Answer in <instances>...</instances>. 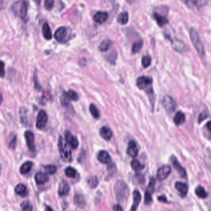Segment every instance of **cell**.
<instances>
[{
    "label": "cell",
    "mask_w": 211,
    "mask_h": 211,
    "mask_svg": "<svg viewBox=\"0 0 211 211\" xmlns=\"http://www.w3.org/2000/svg\"><path fill=\"white\" fill-rule=\"evenodd\" d=\"M171 173V168L169 165H164L160 167L158 171L156 177L160 181L165 180Z\"/></svg>",
    "instance_id": "obj_10"
},
{
    "label": "cell",
    "mask_w": 211,
    "mask_h": 211,
    "mask_svg": "<svg viewBox=\"0 0 211 211\" xmlns=\"http://www.w3.org/2000/svg\"><path fill=\"white\" fill-rule=\"evenodd\" d=\"M42 33L44 38L46 40H51L52 38V33L50 27L48 23H45L42 27Z\"/></svg>",
    "instance_id": "obj_26"
},
{
    "label": "cell",
    "mask_w": 211,
    "mask_h": 211,
    "mask_svg": "<svg viewBox=\"0 0 211 211\" xmlns=\"http://www.w3.org/2000/svg\"><path fill=\"white\" fill-rule=\"evenodd\" d=\"M74 202L75 204L79 207H83L85 205V201L82 196L79 195H76L74 198Z\"/></svg>",
    "instance_id": "obj_38"
},
{
    "label": "cell",
    "mask_w": 211,
    "mask_h": 211,
    "mask_svg": "<svg viewBox=\"0 0 211 211\" xmlns=\"http://www.w3.org/2000/svg\"><path fill=\"white\" fill-rule=\"evenodd\" d=\"M34 82H35V89H38V90H40L42 87L38 83V81H37V78H36V76H35V78H34Z\"/></svg>",
    "instance_id": "obj_50"
},
{
    "label": "cell",
    "mask_w": 211,
    "mask_h": 211,
    "mask_svg": "<svg viewBox=\"0 0 211 211\" xmlns=\"http://www.w3.org/2000/svg\"><path fill=\"white\" fill-rule=\"evenodd\" d=\"M76 170L73 167H69L66 168L65 170V174L66 176L69 178H74L76 175Z\"/></svg>",
    "instance_id": "obj_39"
},
{
    "label": "cell",
    "mask_w": 211,
    "mask_h": 211,
    "mask_svg": "<svg viewBox=\"0 0 211 211\" xmlns=\"http://www.w3.org/2000/svg\"><path fill=\"white\" fill-rule=\"evenodd\" d=\"M65 140L69 146L72 149H77L79 146V141L76 138H75L72 134L69 131H66L64 133Z\"/></svg>",
    "instance_id": "obj_11"
},
{
    "label": "cell",
    "mask_w": 211,
    "mask_h": 211,
    "mask_svg": "<svg viewBox=\"0 0 211 211\" xmlns=\"http://www.w3.org/2000/svg\"><path fill=\"white\" fill-rule=\"evenodd\" d=\"M28 8L29 2L27 0H19L12 4L11 9L15 16L25 21L27 16Z\"/></svg>",
    "instance_id": "obj_2"
},
{
    "label": "cell",
    "mask_w": 211,
    "mask_h": 211,
    "mask_svg": "<svg viewBox=\"0 0 211 211\" xmlns=\"http://www.w3.org/2000/svg\"><path fill=\"white\" fill-rule=\"evenodd\" d=\"M5 76V63L3 62L0 60V77L3 78Z\"/></svg>",
    "instance_id": "obj_46"
},
{
    "label": "cell",
    "mask_w": 211,
    "mask_h": 211,
    "mask_svg": "<svg viewBox=\"0 0 211 211\" xmlns=\"http://www.w3.org/2000/svg\"><path fill=\"white\" fill-rule=\"evenodd\" d=\"M141 199V194L138 190H134L133 192V203L132 205L131 208L130 209V210L133 211L136 210Z\"/></svg>",
    "instance_id": "obj_18"
},
{
    "label": "cell",
    "mask_w": 211,
    "mask_h": 211,
    "mask_svg": "<svg viewBox=\"0 0 211 211\" xmlns=\"http://www.w3.org/2000/svg\"><path fill=\"white\" fill-rule=\"evenodd\" d=\"M3 1H4V0H0V7H1L3 5Z\"/></svg>",
    "instance_id": "obj_56"
},
{
    "label": "cell",
    "mask_w": 211,
    "mask_h": 211,
    "mask_svg": "<svg viewBox=\"0 0 211 211\" xmlns=\"http://www.w3.org/2000/svg\"><path fill=\"white\" fill-rule=\"evenodd\" d=\"M207 114H206V113L203 112V113H201L200 115L199 116V120H198L199 123H201V121H203L204 119H206V118H207Z\"/></svg>",
    "instance_id": "obj_49"
},
{
    "label": "cell",
    "mask_w": 211,
    "mask_h": 211,
    "mask_svg": "<svg viewBox=\"0 0 211 211\" xmlns=\"http://www.w3.org/2000/svg\"><path fill=\"white\" fill-rule=\"evenodd\" d=\"M2 166L1 164H0V175H1V173H2Z\"/></svg>",
    "instance_id": "obj_58"
},
{
    "label": "cell",
    "mask_w": 211,
    "mask_h": 211,
    "mask_svg": "<svg viewBox=\"0 0 211 211\" xmlns=\"http://www.w3.org/2000/svg\"><path fill=\"white\" fill-rule=\"evenodd\" d=\"M152 79L149 77L141 76L138 78L137 81V85L140 89L144 90L148 95L149 97H152L153 90L152 88Z\"/></svg>",
    "instance_id": "obj_5"
},
{
    "label": "cell",
    "mask_w": 211,
    "mask_h": 211,
    "mask_svg": "<svg viewBox=\"0 0 211 211\" xmlns=\"http://www.w3.org/2000/svg\"><path fill=\"white\" fill-rule=\"evenodd\" d=\"M189 37L191 42L201 58H205V50L204 45L201 40L199 35L195 28H191L189 30Z\"/></svg>",
    "instance_id": "obj_1"
},
{
    "label": "cell",
    "mask_w": 211,
    "mask_h": 211,
    "mask_svg": "<svg viewBox=\"0 0 211 211\" xmlns=\"http://www.w3.org/2000/svg\"><path fill=\"white\" fill-rule=\"evenodd\" d=\"M66 95L67 96L69 99L73 100V101L78 100L79 99V95L77 93V92H75V91H73L72 90H70L68 92H67L66 93Z\"/></svg>",
    "instance_id": "obj_35"
},
{
    "label": "cell",
    "mask_w": 211,
    "mask_h": 211,
    "mask_svg": "<svg viewBox=\"0 0 211 211\" xmlns=\"http://www.w3.org/2000/svg\"><path fill=\"white\" fill-rule=\"evenodd\" d=\"M155 178H151L150 179V181H149V183L148 185V191H149L150 193H152L153 191H154V188H155Z\"/></svg>",
    "instance_id": "obj_45"
},
{
    "label": "cell",
    "mask_w": 211,
    "mask_h": 211,
    "mask_svg": "<svg viewBox=\"0 0 211 211\" xmlns=\"http://www.w3.org/2000/svg\"><path fill=\"white\" fill-rule=\"evenodd\" d=\"M98 160L104 164H109L111 162V158L109 153L104 150H101L98 155Z\"/></svg>",
    "instance_id": "obj_20"
},
{
    "label": "cell",
    "mask_w": 211,
    "mask_h": 211,
    "mask_svg": "<svg viewBox=\"0 0 211 211\" xmlns=\"http://www.w3.org/2000/svg\"><path fill=\"white\" fill-rule=\"evenodd\" d=\"M131 166L132 169L135 171H140L144 168V165H142L138 160H132L131 163Z\"/></svg>",
    "instance_id": "obj_33"
},
{
    "label": "cell",
    "mask_w": 211,
    "mask_h": 211,
    "mask_svg": "<svg viewBox=\"0 0 211 211\" xmlns=\"http://www.w3.org/2000/svg\"><path fill=\"white\" fill-rule=\"evenodd\" d=\"M117 22L122 25H125L128 22V14L127 12L121 13L117 18Z\"/></svg>",
    "instance_id": "obj_30"
},
{
    "label": "cell",
    "mask_w": 211,
    "mask_h": 211,
    "mask_svg": "<svg viewBox=\"0 0 211 211\" xmlns=\"http://www.w3.org/2000/svg\"><path fill=\"white\" fill-rule=\"evenodd\" d=\"M48 122V115L45 111L41 110L38 113L36 118V127L38 129H43Z\"/></svg>",
    "instance_id": "obj_7"
},
{
    "label": "cell",
    "mask_w": 211,
    "mask_h": 211,
    "mask_svg": "<svg viewBox=\"0 0 211 211\" xmlns=\"http://www.w3.org/2000/svg\"><path fill=\"white\" fill-rule=\"evenodd\" d=\"M67 35V30L65 27H61L57 29L54 33L55 39L59 42H64Z\"/></svg>",
    "instance_id": "obj_12"
},
{
    "label": "cell",
    "mask_w": 211,
    "mask_h": 211,
    "mask_svg": "<svg viewBox=\"0 0 211 211\" xmlns=\"http://www.w3.org/2000/svg\"><path fill=\"white\" fill-rule=\"evenodd\" d=\"M90 111L91 113L92 116L98 119L100 117V112L98 108L97 107V106L94 105V104H91L90 106Z\"/></svg>",
    "instance_id": "obj_32"
},
{
    "label": "cell",
    "mask_w": 211,
    "mask_h": 211,
    "mask_svg": "<svg viewBox=\"0 0 211 211\" xmlns=\"http://www.w3.org/2000/svg\"><path fill=\"white\" fill-rule=\"evenodd\" d=\"M19 113H20L21 121L22 125L24 126L27 125V109L24 107H22L19 110Z\"/></svg>",
    "instance_id": "obj_31"
},
{
    "label": "cell",
    "mask_w": 211,
    "mask_h": 211,
    "mask_svg": "<svg viewBox=\"0 0 211 211\" xmlns=\"http://www.w3.org/2000/svg\"><path fill=\"white\" fill-rule=\"evenodd\" d=\"M10 136H11V138L9 141L8 147L9 149L14 150L15 149L16 144H17V136L15 135V134H12V136H11V134Z\"/></svg>",
    "instance_id": "obj_36"
},
{
    "label": "cell",
    "mask_w": 211,
    "mask_h": 211,
    "mask_svg": "<svg viewBox=\"0 0 211 211\" xmlns=\"http://www.w3.org/2000/svg\"><path fill=\"white\" fill-rule=\"evenodd\" d=\"M35 2L37 4H40V0H35Z\"/></svg>",
    "instance_id": "obj_57"
},
{
    "label": "cell",
    "mask_w": 211,
    "mask_h": 211,
    "mask_svg": "<svg viewBox=\"0 0 211 211\" xmlns=\"http://www.w3.org/2000/svg\"><path fill=\"white\" fill-rule=\"evenodd\" d=\"M44 170L46 174L49 175H53L56 172L57 168L55 165H48L44 166Z\"/></svg>",
    "instance_id": "obj_37"
},
{
    "label": "cell",
    "mask_w": 211,
    "mask_h": 211,
    "mask_svg": "<svg viewBox=\"0 0 211 211\" xmlns=\"http://www.w3.org/2000/svg\"><path fill=\"white\" fill-rule=\"evenodd\" d=\"M3 96H2V93H0V104H1L2 103V102H3Z\"/></svg>",
    "instance_id": "obj_54"
},
{
    "label": "cell",
    "mask_w": 211,
    "mask_h": 211,
    "mask_svg": "<svg viewBox=\"0 0 211 211\" xmlns=\"http://www.w3.org/2000/svg\"><path fill=\"white\" fill-rule=\"evenodd\" d=\"M195 194L198 198L201 199H205L207 197V193H206L205 189L201 186H199L195 189Z\"/></svg>",
    "instance_id": "obj_29"
},
{
    "label": "cell",
    "mask_w": 211,
    "mask_h": 211,
    "mask_svg": "<svg viewBox=\"0 0 211 211\" xmlns=\"http://www.w3.org/2000/svg\"><path fill=\"white\" fill-rule=\"evenodd\" d=\"M54 4V0H45V8L48 10L50 11L53 9Z\"/></svg>",
    "instance_id": "obj_44"
},
{
    "label": "cell",
    "mask_w": 211,
    "mask_h": 211,
    "mask_svg": "<svg viewBox=\"0 0 211 211\" xmlns=\"http://www.w3.org/2000/svg\"><path fill=\"white\" fill-rule=\"evenodd\" d=\"M152 199L151 196V193L149 191H146V193L145 194V204L146 205H149L152 203Z\"/></svg>",
    "instance_id": "obj_43"
},
{
    "label": "cell",
    "mask_w": 211,
    "mask_h": 211,
    "mask_svg": "<svg viewBox=\"0 0 211 211\" xmlns=\"http://www.w3.org/2000/svg\"><path fill=\"white\" fill-rule=\"evenodd\" d=\"M93 18L96 23L101 24L107 21L108 18V14L106 12L98 11L94 14Z\"/></svg>",
    "instance_id": "obj_16"
},
{
    "label": "cell",
    "mask_w": 211,
    "mask_h": 211,
    "mask_svg": "<svg viewBox=\"0 0 211 211\" xmlns=\"http://www.w3.org/2000/svg\"><path fill=\"white\" fill-rule=\"evenodd\" d=\"M115 194L117 199L122 202H124L129 197L130 192L127 184L124 181H118L114 186Z\"/></svg>",
    "instance_id": "obj_3"
},
{
    "label": "cell",
    "mask_w": 211,
    "mask_h": 211,
    "mask_svg": "<svg viewBox=\"0 0 211 211\" xmlns=\"http://www.w3.org/2000/svg\"><path fill=\"white\" fill-rule=\"evenodd\" d=\"M158 200L161 202H165V203H168V201L167 199V198H165V196H161L160 197L158 198Z\"/></svg>",
    "instance_id": "obj_51"
},
{
    "label": "cell",
    "mask_w": 211,
    "mask_h": 211,
    "mask_svg": "<svg viewBox=\"0 0 211 211\" xmlns=\"http://www.w3.org/2000/svg\"><path fill=\"white\" fill-rule=\"evenodd\" d=\"M204 162H205L206 166L211 170V157H206L204 158Z\"/></svg>",
    "instance_id": "obj_48"
},
{
    "label": "cell",
    "mask_w": 211,
    "mask_h": 211,
    "mask_svg": "<svg viewBox=\"0 0 211 211\" xmlns=\"http://www.w3.org/2000/svg\"><path fill=\"white\" fill-rule=\"evenodd\" d=\"M175 187L179 191L181 197L185 198L187 195L188 187L186 183L177 181L175 184Z\"/></svg>",
    "instance_id": "obj_15"
},
{
    "label": "cell",
    "mask_w": 211,
    "mask_h": 211,
    "mask_svg": "<svg viewBox=\"0 0 211 211\" xmlns=\"http://www.w3.org/2000/svg\"><path fill=\"white\" fill-rule=\"evenodd\" d=\"M207 129L211 131V121H209L207 123Z\"/></svg>",
    "instance_id": "obj_53"
},
{
    "label": "cell",
    "mask_w": 211,
    "mask_h": 211,
    "mask_svg": "<svg viewBox=\"0 0 211 211\" xmlns=\"http://www.w3.org/2000/svg\"><path fill=\"white\" fill-rule=\"evenodd\" d=\"M154 17L156 19V23L160 27H162L168 23L167 19L158 12L154 13Z\"/></svg>",
    "instance_id": "obj_23"
},
{
    "label": "cell",
    "mask_w": 211,
    "mask_h": 211,
    "mask_svg": "<svg viewBox=\"0 0 211 211\" xmlns=\"http://www.w3.org/2000/svg\"><path fill=\"white\" fill-rule=\"evenodd\" d=\"M171 45L172 48L179 53H183L186 50L185 43L183 40L176 37L174 38L171 40Z\"/></svg>",
    "instance_id": "obj_8"
},
{
    "label": "cell",
    "mask_w": 211,
    "mask_h": 211,
    "mask_svg": "<svg viewBox=\"0 0 211 211\" xmlns=\"http://www.w3.org/2000/svg\"><path fill=\"white\" fill-rule=\"evenodd\" d=\"M113 209H114V210H116V211H121V210H123V209L122 208V207H121L120 205H119V204L116 205V206H114V207Z\"/></svg>",
    "instance_id": "obj_52"
},
{
    "label": "cell",
    "mask_w": 211,
    "mask_h": 211,
    "mask_svg": "<svg viewBox=\"0 0 211 211\" xmlns=\"http://www.w3.org/2000/svg\"><path fill=\"white\" fill-rule=\"evenodd\" d=\"M162 104L164 109L168 113H172L175 110L176 103L170 96H165L162 99Z\"/></svg>",
    "instance_id": "obj_6"
},
{
    "label": "cell",
    "mask_w": 211,
    "mask_h": 211,
    "mask_svg": "<svg viewBox=\"0 0 211 211\" xmlns=\"http://www.w3.org/2000/svg\"><path fill=\"white\" fill-rule=\"evenodd\" d=\"M142 65L144 68L149 67L151 63V58L149 56H145L142 58Z\"/></svg>",
    "instance_id": "obj_42"
},
{
    "label": "cell",
    "mask_w": 211,
    "mask_h": 211,
    "mask_svg": "<svg viewBox=\"0 0 211 211\" xmlns=\"http://www.w3.org/2000/svg\"><path fill=\"white\" fill-rule=\"evenodd\" d=\"M110 55L111 56H109V58H107V61H109L111 63H114V62H115V60H116V58H112V57H115V58L117 57L116 53H115V52L111 53V54H110Z\"/></svg>",
    "instance_id": "obj_47"
},
{
    "label": "cell",
    "mask_w": 211,
    "mask_h": 211,
    "mask_svg": "<svg viewBox=\"0 0 211 211\" xmlns=\"http://www.w3.org/2000/svg\"><path fill=\"white\" fill-rule=\"evenodd\" d=\"M185 121V115L182 111L177 112L174 118V122L176 125H180Z\"/></svg>",
    "instance_id": "obj_25"
},
{
    "label": "cell",
    "mask_w": 211,
    "mask_h": 211,
    "mask_svg": "<svg viewBox=\"0 0 211 211\" xmlns=\"http://www.w3.org/2000/svg\"><path fill=\"white\" fill-rule=\"evenodd\" d=\"M70 191V186L68 183L64 180H63L59 185L58 194L61 196H64L67 195Z\"/></svg>",
    "instance_id": "obj_19"
},
{
    "label": "cell",
    "mask_w": 211,
    "mask_h": 211,
    "mask_svg": "<svg viewBox=\"0 0 211 211\" xmlns=\"http://www.w3.org/2000/svg\"><path fill=\"white\" fill-rule=\"evenodd\" d=\"M181 1L191 9H197L198 7V0H181Z\"/></svg>",
    "instance_id": "obj_27"
},
{
    "label": "cell",
    "mask_w": 211,
    "mask_h": 211,
    "mask_svg": "<svg viewBox=\"0 0 211 211\" xmlns=\"http://www.w3.org/2000/svg\"><path fill=\"white\" fill-rule=\"evenodd\" d=\"M112 45V42L109 39L103 40L99 46V50L101 51H107Z\"/></svg>",
    "instance_id": "obj_28"
},
{
    "label": "cell",
    "mask_w": 211,
    "mask_h": 211,
    "mask_svg": "<svg viewBox=\"0 0 211 211\" xmlns=\"http://www.w3.org/2000/svg\"><path fill=\"white\" fill-rule=\"evenodd\" d=\"M88 184L91 188H94L97 186L98 184V180L97 177H92L88 180Z\"/></svg>",
    "instance_id": "obj_40"
},
{
    "label": "cell",
    "mask_w": 211,
    "mask_h": 211,
    "mask_svg": "<svg viewBox=\"0 0 211 211\" xmlns=\"http://www.w3.org/2000/svg\"><path fill=\"white\" fill-rule=\"evenodd\" d=\"M100 134L104 139L109 141L112 138L113 134L109 128L107 126H103L100 130Z\"/></svg>",
    "instance_id": "obj_21"
},
{
    "label": "cell",
    "mask_w": 211,
    "mask_h": 211,
    "mask_svg": "<svg viewBox=\"0 0 211 211\" xmlns=\"http://www.w3.org/2000/svg\"><path fill=\"white\" fill-rule=\"evenodd\" d=\"M25 139L26 141L27 145L28 146L29 149L32 152H34L36 150L35 144V136L34 134L30 131H26L25 134Z\"/></svg>",
    "instance_id": "obj_9"
},
{
    "label": "cell",
    "mask_w": 211,
    "mask_h": 211,
    "mask_svg": "<svg viewBox=\"0 0 211 211\" xmlns=\"http://www.w3.org/2000/svg\"><path fill=\"white\" fill-rule=\"evenodd\" d=\"M45 210H53V209H51V208H50V207H49L48 206H47V207L45 209Z\"/></svg>",
    "instance_id": "obj_55"
},
{
    "label": "cell",
    "mask_w": 211,
    "mask_h": 211,
    "mask_svg": "<svg viewBox=\"0 0 211 211\" xmlns=\"http://www.w3.org/2000/svg\"><path fill=\"white\" fill-rule=\"evenodd\" d=\"M33 165V163L31 161H27L24 164L22 165L20 168V173L22 175H26L31 170L32 167Z\"/></svg>",
    "instance_id": "obj_24"
},
{
    "label": "cell",
    "mask_w": 211,
    "mask_h": 211,
    "mask_svg": "<svg viewBox=\"0 0 211 211\" xmlns=\"http://www.w3.org/2000/svg\"><path fill=\"white\" fill-rule=\"evenodd\" d=\"M127 154L131 157H135L138 154V148L134 141H130L128 143V148L127 150Z\"/></svg>",
    "instance_id": "obj_14"
},
{
    "label": "cell",
    "mask_w": 211,
    "mask_h": 211,
    "mask_svg": "<svg viewBox=\"0 0 211 211\" xmlns=\"http://www.w3.org/2000/svg\"><path fill=\"white\" fill-rule=\"evenodd\" d=\"M21 207L23 210L25 211H31L33 210V207L28 201H23L21 204Z\"/></svg>",
    "instance_id": "obj_41"
},
{
    "label": "cell",
    "mask_w": 211,
    "mask_h": 211,
    "mask_svg": "<svg viewBox=\"0 0 211 211\" xmlns=\"http://www.w3.org/2000/svg\"><path fill=\"white\" fill-rule=\"evenodd\" d=\"M35 179L37 185H43L48 181L49 178L48 175L44 173L38 172L35 175Z\"/></svg>",
    "instance_id": "obj_22"
},
{
    "label": "cell",
    "mask_w": 211,
    "mask_h": 211,
    "mask_svg": "<svg viewBox=\"0 0 211 211\" xmlns=\"http://www.w3.org/2000/svg\"><path fill=\"white\" fill-rule=\"evenodd\" d=\"M143 45V42L141 40L135 42L132 46V48H131L132 53H138L140 51V50L142 48Z\"/></svg>",
    "instance_id": "obj_34"
},
{
    "label": "cell",
    "mask_w": 211,
    "mask_h": 211,
    "mask_svg": "<svg viewBox=\"0 0 211 211\" xmlns=\"http://www.w3.org/2000/svg\"><path fill=\"white\" fill-rule=\"evenodd\" d=\"M170 161L173 165L174 168L177 170V171L180 174V175L182 177H185L186 176V173L185 171V169L182 167V166L180 165L179 162L178 161L177 159L175 156H172L170 158Z\"/></svg>",
    "instance_id": "obj_13"
},
{
    "label": "cell",
    "mask_w": 211,
    "mask_h": 211,
    "mask_svg": "<svg viewBox=\"0 0 211 211\" xmlns=\"http://www.w3.org/2000/svg\"><path fill=\"white\" fill-rule=\"evenodd\" d=\"M15 193L21 197H26L29 195L28 189L26 185L22 183L18 184L14 189Z\"/></svg>",
    "instance_id": "obj_17"
},
{
    "label": "cell",
    "mask_w": 211,
    "mask_h": 211,
    "mask_svg": "<svg viewBox=\"0 0 211 211\" xmlns=\"http://www.w3.org/2000/svg\"><path fill=\"white\" fill-rule=\"evenodd\" d=\"M58 149L61 157L64 162H70L72 161V156L71 149L62 136H60L58 139Z\"/></svg>",
    "instance_id": "obj_4"
}]
</instances>
